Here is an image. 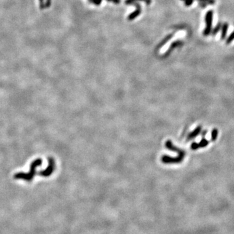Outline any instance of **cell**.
Here are the masks:
<instances>
[{
    "instance_id": "cell-1",
    "label": "cell",
    "mask_w": 234,
    "mask_h": 234,
    "mask_svg": "<svg viewBox=\"0 0 234 234\" xmlns=\"http://www.w3.org/2000/svg\"><path fill=\"white\" fill-rule=\"evenodd\" d=\"M42 164V160L40 158L34 160L30 165V169L28 173L18 172L14 175V178L16 180H23L30 182L33 180L34 176L37 174V168Z\"/></svg>"
},
{
    "instance_id": "cell-2",
    "label": "cell",
    "mask_w": 234,
    "mask_h": 234,
    "mask_svg": "<svg viewBox=\"0 0 234 234\" xmlns=\"http://www.w3.org/2000/svg\"><path fill=\"white\" fill-rule=\"evenodd\" d=\"M55 168V161L52 157H48V166L46 169L39 172V174L43 177H49L52 174Z\"/></svg>"
},
{
    "instance_id": "cell-3",
    "label": "cell",
    "mask_w": 234,
    "mask_h": 234,
    "mask_svg": "<svg viewBox=\"0 0 234 234\" xmlns=\"http://www.w3.org/2000/svg\"><path fill=\"white\" fill-rule=\"evenodd\" d=\"M213 11L210 10L208 11L206 14V27L204 31V35L207 36L211 33V26H212V20H213Z\"/></svg>"
},
{
    "instance_id": "cell-4",
    "label": "cell",
    "mask_w": 234,
    "mask_h": 234,
    "mask_svg": "<svg viewBox=\"0 0 234 234\" xmlns=\"http://www.w3.org/2000/svg\"><path fill=\"white\" fill-rule=\"evenodd\" d=\"M133 4L134 5V6L136 7V10L134 12H133L132 13H131L128 16V17H127V19H128V20H130V21H131V20L135 19L136 18H137V17H138L140 14H141V12H142L141 7H140V5L138 3L135 2Z\"/></svg>"
},
{
    "instance_id": "cell-5",
    "label": "cell",
    "mask_w": 234,
    "mask_h": 234,
    "mask_svg": "<svg viewBox=\"0 0 234 234\" xmlns=\"http://www.w3.org/2000/svg\"><path fill=\"white\" fill-rule=\"evenodd\" d=\"M183 44H184V42L180 40H176L174 41V42H172V44L171 45V46H170V48H168V50H167V52L165 53V54L164 55V56L166 57V56H168V55L171 53V51H172L174 48H177V47H179V46H182Z\"/></svg>"
},
{
    "instance_id": "cell-6",
    "label": "cell",
    "mask_w": 234,
    "mask_h": 234,
    "mask_svg": "<svg viewBox=\"0 0 234 234\" xmlns=\"http://www.w3.org/2000/svg\"><path fill=\"white\" fill-rule=\"evenodd\" d=\"M228 29V24L227 23H224L223 25V28H222V34H221V39L223 40L226 38V34H227V31Z\"/></svg>"
},
{
    "instance_id": "cell-7",
    "label": "cell",
    "mask_w": 234,
    "mask_h": 234,
    "mask_svg": "<svg viewBox=\"0 0 234 234\" xmlns=\"http://www.w3.org/2000/svg\"><path fill=\"white\" fill-rule=\"evenodd\" d=\"M137 1L143 2L146 4H147L148 5H150V4L152 3V0H126L125 3L126 4V5H130V4H133V3L137 2Z\"/></svg>"
},
{
    "instance_id": "cell-8",
    "label": "cell",
    "mask_w": 234,
    "mask_h": 234,
    "mask_svg": "<svg viewBox=\"0 0 234 234\" xmlns=\"http://www.w3.org/2000/svg\"><path fill=\"white\" fill-rule=\"evenodd\" d=\"M173 35H174V33L171 34V35H168L167 37H166L165 38V39H164L162 41H161V43L158 45V46H157V47H158V48H157V49L161 48V47H162L163 45H165L166 43H167V42L170 39H172V37H173Z\"/></svg>"
},
{
    "instance_id": "cell-9",
    "label": "cell",
    "mask_w": 234,
    "mask_h": 234,
    "mask_svg": "<svg viewBox=\"0 0 234 234\" xmlns=\"http://www.w3.org/2000/svg\"><path fill=\"white\" fill-rule=\"evenodd\" d=\"M220 28H221V24H220V23H219L217 25H216L215 27L213 29V30L211 31L212 35H215L219 31V30L220 29Z\"/></svg>"
},
{
    "instance_id": "cell-10",
    "label": "cell",
    "mask_w": 234,
    "mask_h": 234,
    "mask_svg": "<svg viewBox=\"0 0 234 234\" xmlns=\"http://www.w3.org/2000/svg\"><path fill=\"white\" fill-rule=\"evenodd\" d=\"M200 127H198V128H197V130H196L194 131V132L193 133H191L190 134V135H189V139H191V138H193V137H195V136L196 135H197L199 132H200Z\"/></svg>"
},
{
    "instance_id": "cell-11",
    "label": "cell",
    "mask_w": 234,
    "mask_h": 234,
    "mask_svg": "<svg viewBox=\"0 0 234 234\" xmlns=\"http://www.w3.org/2000/svg\"><path fill=\"white\" fill-rule=\"evenodd\" d=\"M88 1L90 2H91V3H92L93 4H95V5L98 6L101 4L102 0H88Z\"/></svg>"
},
{
    "instance_id": "cell-12",
    "label": "cell",
    "mask_w": 234,
    "mask_h": 234,
    "mask_svg": "<svg viewBox=\"0 0 234 234\" xmlns=\"http://www.w3.org/2000/svg\"><path fill=\"white\" fill-rule=\"evenodd\" d=\"M194 0H185V5L186 7H189L194 3Z\"/></svg>"
},
{
    "instance_id": "cell-13",
    "label": "cell",
    "mask_w": 234,
    "mask_h": 234,
    "mask_svg": "<svg viewBox=\"0 0 234 234\" xmlns=\"http://www.w3.org/2000/svg\"><path fill=\"white\" fill-rule=\"evenodd\" d=\"M106 1L109 2H112L114 4H118V3H120L121 0H106Z\"/></svg>"
},
{
    "instance_id": "cell-14",
    "label": "cell",
    "mask_w": 234,
    "mask_h": 234,
    "mask_svg": "<svg viewBox=\"0 0 234 234\" xmlns=\"http://www.w3.org/2000/svg\"><path fill=\"white\" fill-rule=\"evenodd\" d=\"M216 135H217V131H216V130H214L213 131V133H212L213 139V140H215L216 139Z\"/></svg>"
},
{
    "instance_id": "cell-15",
    "label": "cell",
    "mask_w": 234,
    "mask_h": 234,
    "mask_svg": "<svg viewBox=\"0 0 234 234\" xmlns=\"http://www.w3.org/2000/svg\"><path fill=\"white\" fill-rule=\"evenodd\" d=\"M215 3V0H208V1L207 2V3L210 4V5H213V4H214Z\"/></svg>"
},
{
    "instance_id": "cell-16",
    "label": "cell",
    "mask_w": 234,
    "mask_h": 234,
    "mask_svg": "<svg viewBox=\"0 0 234 234\" xmlns=\"http://www.w3.org/2000/svg\"><path fill=\"white\" fill-rule=\"evenodd\" d=\"M198 1H200V2H206L208 1V0H198Z\"/></svg>"
},
{
    "instance_id": "cell-17",
    "label": "cell",
    "mask_w": 234,
    "mask_h": 234,
    "mask_svg": "<svg viewBox=\"0 0 234 234\" xmlns=\"http://www.w3.org/2000/svg\"><path fill=\"white\" fill-rule=\"evenodd\" d=\"M181 1H184V2H185V0H181Z\"/></svg>"
}]
</instances>
